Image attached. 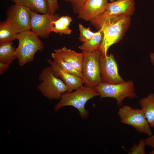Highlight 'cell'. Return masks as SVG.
Listing matches in <instances>:
<instances>
[{
	"label": "cell",
	"mask_w": 154,
	"mask_h": 154,
	"mask_svg": "<svg viewBox=\"0 0 154 154\" xmlns=\"http://www.w3.org/2000/svg\"><path fill=\"white\" fill-rule=\"evenodd\" d=\"M59 17L57 14H52L48 12L45 14H39L31 11V31L38 36L47 38L51 33V23Z\"/></svg>",
	"instance_id": "30bf717a"
},
{
	"label": "cell",
	"mask_w": 154,
	"mask_h": 154,
	"mask_svg": "<svg viewBox=\"0 0 154 154\" xmlns=\"http://www.w3.org/2000/svg\"><path fill=\"white\" fill-rule=\"evenodd\" d=\"M10 64L4 63L0 62V74H3L5 71L9 68Z\"/></svg>",
	"instance_id": "4316f807"
},
{
	"label": "cell",
	"mask_w": 154,
	"mask_h": 154,
	"mask_svg": "<svg viewBox=\"0 0 154 154\" xmlns=\"http://www.w3.org/2000/svg\"><path fill=\"white\" fill-rule=\"evenodd\" d=\"M102 38V33L100 30H98L95 32L94 35L90 39L83 42L78 48L82 51H97L101 44Z\"/></svg>",
	"instance_id": "ffe728a7"
},
{
	"label": "cell",
	"mask_w": 154,
	"mask_h": 154,
	"mask_svg": "<svg viewBox=\"0 0 154 154\" xmlns=\"http://www.w3.org/2000/svg\"><path fill=\"white\" fill-rule=\"evenodd\" d=\"M64 60L82 72V64L83 58L82 52L78 53L64 46L60 49L54 50Z\"/></svg>",
	"instance_id": "5bb4252c"
},
{
	"label": "cell",
	"mask_w": 154,
	"mask_h": 154,
	"mask_svg": "<svg viewBox=\"0 0 154 154\" xmlns=\"http://www.w3.org/2000/svg\"><path fill=\"white\" fill-rule=\"evenodd\" d=\"M66 0V1H68L69 0Z\"/></svg>",
	"instance_id": "4dcf8cb0"
},
{
	"label": "cell",
	"mask_w": 154,
	"mask_h": 154,
	"mask_svg": "<svg viewBox=\"0 0 154 154\" xmlns=\"http://www.w3.org/2000/svg\"><path fill=\"white\" fill-rule=\"evenodd\" d=\"M108 3L107 0H88L78 10V17L89 21L103 13Z\"/></svg>",
	"instance_id": "7c38bea8"
},
{
	"label": "cell",
	"mask_w": 154,
	"mask_h": 154,
	"mask_svg": "<svg viewBox=\"0 0 154 154\" xmlns=\"http://www.w3.org/2000/svg\"><path fill=\"white\" fill-rule=\"evenodd\" d=\"M110 1H113L114 0H110Z\"/></svg>",
	"instance_id": "f546056e"
},
{
	"label": "cell",
	"mask_w": 154,
	"mask_h": 154,
	"mask_svg": "<svg viewBox=\"0 0 154 154\" xmlns=\"http://www.w3.org/2000/svg\"><path fill=\"white\" fill-rule=\"evenodd\" d=\"M130 21V16L126 15L111 16L100 20L89 21L102 33V40L97 50L100 56H106L109 47L121 39L129 27Z\"/></svg>",
	"instance_id": "6da1fadb"
},
{
	"label": "cell",
	"mask_w": 154,
	"mask_h": 154,
	"mask_svg": "<svg viewBox=\"0 0 154 154\" xmlns=\"http://www.w3.org/2000/svg\"><path fill=\"white\" fill-rule=\"evenodd\" d=\"M94 88L101 99L114 98L119 107L122 106V101L125 98L132 99L137 97L133 82L131 80L117 84L102 82Z\"/></svg>",
	"instance_id": "5b68a950"
},
{
	"label": "cell",
	"mask_w": 154,
	"mask_h": 154,
	"mask_svg": "<svg viewBox=\"0 0 154 154\" xmlns=\"http://www.w3.org/2000/svg\"><path fill=\"white\" fill-rule=\"evenodd\" d=\"M146 145L145 139H141L138 145L135 143L133 144L128 153L129 154H145Z\"/></svg>",
	"instance_id": "603a6c76"
},
{
	"label": "cell",
	"mask_w": 154,
	"mask_h": 154,
	"mask_svg": "<svg viewBox=\"0 0 154 154\" xmlns=\"http://www.w3.org/2000/svg\"><path fill=\"white\" fill-rule=\"evenodd\" d=\"M19 33L5 20L0 24V44L17 39Z\"/></svg>",
	"instance_id": "d6986e66"
},
{
	"label": "cell",
	"mask_w": 154,
	"mask_h": 154,
	"mask_svg": "<svg viewBox=\"0 0 154 154\" xmlns=\"http://www.w3.org/2000/svg\"><path fill=\"white\" fill-rule=\"evenodd\" d=\"M149 57L151 62L154 66V53L151 52L149 54Z\"/></svg>",
	"instance_id": "83f0119b"
},
{
	"label": "cell",
	"mask_w": 154,
	"mask_h": 154,
	"mask_svg": "<svg viewBox=\"0 0 154 154\" xmlns=\"http://www.w3.org/2000/svg\"><path fill=\"white\" fill-rule=\"evenodd\" d=\"M79 28L80 33L79 40L84 42L90 39L94 35L95 32H92L90 28H85L82 24H80Z\"/></svg>",
	"instance_id": "7402d4cb"
},
{
	"label": "cell",
	"mask_w": 154,
	"mask_h": 154,
	"mask_svg": "<svg viewBox=\"0 0 154 154\" xmlns=\"http://www.w3.org/2000/svg\"><path fill=\"white\" fill-rule=\"evenodd\" d=\"M88 0H69L74 6L75 10L77 13L79 9Z\"/></svg>",
	"instance_id": "d4e9b609"
},
{
	"label": "cell",
	"mask_w": 154,
	"mask_h": 154,
	"mask_svg": "<svg viewBox=\"0 0 154 154\" xmlns=\"http://www.w3.org/2000/svg\"><path fill=\"white\" fill-rule=\"evenodd\" d=\"M19 45L16 49L19 65L21 66L33 61L37 51H42L44 45L38 36L31 30L22 32L17 35Z\"/></svg>",
	"instance_id": "3957f363"
},
{
	"label": "cell",
	"mask_w": 154,
	"mask_h": 154,
	"mask_svg": "<svg viewBox=\"0 0 154 154\" xmlns=\"http://www.w3.org/2000/svg\"><path fill=\"white\" fill-rule=\"evenodd\" d=\"M13 42L0 44V62L10 64L17 59L16 49L12 46Z\"/></svg>",
	"instance_id": "ac0fdd59"
},
{
	"label": "cell",
	"mask_w": 154,
	"mask_h": 154,
	"mask_svg": "<svg viewBox=\"0 0 154 154\" xmlns=\"http://www.w3.org/2000/svg\"><path fill=\"white\" fill-rule=\"evenodd\" d=\"M41 82L38 90L47 99L52 100L60 99L62 94L67 92V88L63 81L54 74L50 66L44 68L39 75Z\"/></svg>",
	"instance_id": "277c9868"
},
{
	"label": "cell",
	"mask_w": 154,
	"mask_h": 154,
	"mask_svg": "<svg viewBox=\"0 0 154 154\" xmlns=\"http://www.w3.org/2000/svg\"><path fill=\"white\" fill-rule=\"evenodd\" d=\"M97 96H99V94L94 87L85 85L74 92L62 93L60 101L55 105L54 109L56 112L64 106H72L78 110L82 119L86 118L89 114L85 109V105L88 100Z\"/></svg>",
	"instance_id": "7a4b0ae2"
},
{
	"label": "cell",
	"mask_w": 154,
	"mask_h": 154,
	"mask_svg": "<svg viewBox=\"0 0 154 154\" xmlns=\"http://www.w3.org/2000/svg\"><path fill=\"white\" fill-rule=\"evenodd\" d=\"M149 154H154V148L151 151Z\"/></svg>",
	"instance_id": "f1b7e54d"
},
{
	"label": "cell",
	"mask_w": 154,
	"mask_h": 154,
	"mask_svg": "<svg viewBox=\"0 0 154 154\" xmlns=\"http://www.w3.org/2000/svg\"><path fill=\"white\" fill-rule=\"evenodd\" d=\"M48 7V13L54 14L59 7L58 0H47Z\"/></svg>",
	"instance_id": "cb8c5ba5"
},
{
	"label": "cell",
	"mask_w": 154,
	"mask_h": 154,
	"mask_svg": "<svg viewBox=\"0 0 154 154\" xmlns=\"http://www.w3.org/2000/svg\"><path fill=\"white\" fill-rule=\"evenodd\" d=\"M51 55L53 61L64 71L68 73L83 78L82 72L64 60L56 53L54 52L52 53Z\"/></svg>",
	"instance_id": "44dd1931"
},
{
	"label": "cell",
	"mask_w": 154,
	"mask_h": 154,
	"mask_svg": "<svg viewBox=\"0 0 154 154\" xmlns=\"http://www.w3.org/2000/svg\"><path fill=\"white\" fill-rule=\"evenodd\" d=\"M118 115L121 123L131 125L139 133L152 135L151 127L141 109L124 105L119 108Z\"/></svg>",
	"instance_id": "52a82bcc"
},
{
	"label": "cell",
	"mask_w": 154,
	"mask_h": 154,
	"mask_svg": "<svg viewBox=\"0 0 154 154\" xmlns=\"http://www.w3.org/2000/svg\"><path fill=\"white\" fill-rule=\"evenodd\" d=\"M139 104L150 126L154 127V93L141 98Z\"/></svg>",
	"instance_id": "2e32d148"
},
{
	"label": "cell",
	"mask_w": 154,
	"mask_h": 154,
	"mask_svg": "<svg viewBox=\"0 0 154 154\" xmlns=\"http://www.w3.org/2000/svg\"><path fill=\"white\" fill-rule=\"evenodd\" d=\"M82 73L84 83L95 87L102 82L100 73L99 59L98 51H83Z\"/></svg>",
	"instance_id": "8992f818"
},
{
	"label": "cell",
	"mask_w": 154,
	"mask_h": 154,
	"mask_svg": "<svg viewBox=\"0 0 154 154\" xmlns=\"http://www.w3.org/2000/svg\"><path fill=\"white\" fill-rule=\"evenodd\" d=\"M135 4L134 0H117L108 3L104 11L92 19L100 20L110 17L122 15L131 16L134 12Z\"/></svg>",
	"instance_id": "8fae6325"
},
{
	"label": "cell",
	"mask_w": 154,
	"mask_h": 154,
	"mask_svg": "<svg viewBox=\"0 0 154 154\" xmlns=\"http://www.w3.org/2000/svg\"><path fill=\"white\" fill-rule=\"evenodd\" d=\"M72 19L68 15L62 16L52 21L50 25V31L60 34H70L72 31L69 25Z\"/></svg>",
	"instance_id": "e0dca14e"
},
{
	"label": "cell",
	"mask_w": 154,
	"mask_h": 154,
	"mask_svg": "<svg viewBox=\"0 0 154 154\" xmlns=\"http://www.w3.org/2000/svg\"><path fill=\"white\" fill-rule=\"evenodd\" d=\"M99 65L102 82L117 84L125 81L119 74L117 63L112 54L104 57L100 56Z\"/></svg>",
	"instance_id": "9c48e42d"
},
{
	"label": "cell",
	"mask_w": 154,
	"mask_h": 154,
	"mask_svg": "<svg viewBox=\"0 0 154 154\" xmlns=\"http://www.w3.org/2000/svg\"><path fill=\"white\" fill-rule=\"evenodd\" d=\"M146 145L154 148V135L150 136L145 139Z\"/></svg>",
	"instance_id": "484cf974"
},
{
	"label": "cell",
	"mask_w": 154,
	"mask_h": 154,
	"mask_svg": "<svg viewBox=\"0 0 154 154\" xmlns=\"http://www.w3.org/2000/svg\"><path fill=\"white\" fill-rule=\"evenodd\" d=\"M31 12L25 7L13 5L7 11L6 21L18 33L31 30Z\"/></svg>",
	"instance_id": "ba28073f"
},
{
	"label": "cell",
	"mask_w": 154,
	"mask_h": 154,
	"mask_svg": "<svg viewBox=\"0 0 154 154\" xmlns=\"http://www.w3.org/2000/svg\"><path fill=\"white\" fill-rule=\"evenodd\" d=\"M15 4L23 6L31 11L38 13L45 14L48 12L47 0H11Z\"/></svg>",
	"instance_id": "9a60e30c"
},
{
	"label": "cell",
	"mask_w": 154,
	"mask_h": 154,
	"mask_svg": "<svg viewBox=\"0 0 154 154\" xmlns=\"http://www.w3.org/2000/svg\"><path fill=\"white\" fill-rule=\"evenodd\" d=\"M47 62L50 64L54 75L60 78L65 84L67 88L66 92H71L83 86V78L65 72L50 59H48Z\"/></svg>",
	"instance_id": "4fadbf2b"
}]
</instances>
